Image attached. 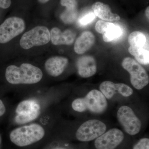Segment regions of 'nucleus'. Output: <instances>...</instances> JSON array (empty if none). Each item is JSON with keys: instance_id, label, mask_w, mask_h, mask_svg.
<instances>
[{"instance_id": "nucleus-18", "label": "nucleus", "mask_w": 149, "mask_h": 149, "mask_svg": "<svg viewBox=\"0 0 149 149\" xmlns=\"http://www.w3.org/2000/svg\"><path fill=\"white\" fill-rule=\"evenodd\" d=\"M130 47L135 48H149V42L143 32L135 31L130 33L128 38Z\"/></svg>"}, {"instance_id": "nucleus-20", "label": "nucleus", "mask_w": 149, "mask_h": 149, "mask_svg": "<svg viewBox=\"0 0 149 149\" xmlns=\"http://www.w3.org/2000/svg\"><path fill=\"white\" fill-rule=\"evenodd\" d=\"M78 15L77 9H67L61 14V18L62 21L66 24H70L73 22L77 18Z\"/></svg>"}, {"instance_id": "nucleus-26", "label": "nucleus", "mask_w": 149, "mask_h": 149, "mask_svg": "<svg viewBox=\"0 0 149 149\" xmlns=\"http://www.w3.org/2000/svg\"><path fill=\"white\" fill-rule=\"evenodd\" d=\"M146 16L147 19L149 20V7L147 8L146 10Z\"/></svg>"}, {"instance_id": "nucleus-12", "label": "nucleus", "mask_w": 149, "mask_h": 149, "mask_svg": "<svg viewBox=\"0 0 149 149\" xmlns=\"http://www.w3.org/2000/svg\"><path fill=\"white\" fill-rule=\"evenodd\" d=\"M95 29L99 33L102 34L104 42L107 43L117 40L123 34V30L120 26L102 20L97 22Z\"/></svg>"}, {"instance_id": "nucleus-17", "label": "nucleus", "mask_w": 149, "mask_h": 149, "mask_svg": "<svg viewBox=\"0 0 149 149\" xmlns=\"http://www.w3.org/2000/svg\"><path fill=\"white\" fill-rule=\"evenodd\" d=\"M92 9L96 16L104 21H118L120 19V17L117 14L113 13L109 6L100 2L94 3Z\"/></svg>"}, {"instance_id": "nucleus-9", "label": "nucleus", "mask_w": 149, "mask_h": 149, "mask_svg": "<svg viewBox=\"0 0 149 149\" xmlns=\"http://www.w3.org/2000/svg\"><path fill=\"white\" fill-rule=\"evenodd\" d=\"M117 116L120 124L126 133L131 136L136 135L141 128V122L132 109L123 106L118 110Z\"/></svg>"}, {"instance_id": "nucleus-3", "label": "nucleus", "mask_w": 149, "mask_h": 149, "mask_svg": "<svg viewBox=\"0 0 149 149\" xmlns=\"http://www.w3.org/2000/svg\"><path fill=\"white\" fill-rule=\"evenodd\" d=\"M45 135V130L42 126L33 123L14 129L10 134V139L17 146L25 147L40 141Z\"/></svg>"}, {"instance_id": "nucleus-8", "label": "nucleus", "mask_w": 149, "mask_h": 149, "mask_svg": "<svg viewBox=\"0 0 149 149\" xmlns=\"http://www.w3.org/2000/svg\"><path fill=\"white\" fill-rule=\"evenodd\" d=\"M15 121L18 124H24L35 120L40 115L41 107L33 100H25L20 102L16 109Z\"/></svg>"}, {"instance_id": "nucleus-27", "label": "nucleus", "mask_w": 149, "mask_h": 149, "mask_svg": "<svg viewBox=\"0 0 149 149\" xmlns=\"http://www.w3.org/2000/svg\"><path fill=\"white\" fill-rule=\"evenodd\" d=\"M38 1L41 3L44 4L48 2L50 0H38Z\"/></svg>"}, {"instance_id": "nucleus-22", "label": "nucleus", "mask_w": 149, "mask_h": 149, "mask_svg": "<svg viewBox=\"0 0 149 149\" xmlns=\"http://www.w3.org/2000/svg\"><path fill=\"white\" fill-rule=\"evenodd\" d=\"M133 149H149V139L143 138L141 139L133 147Z\"/></svg>"}, {"instance_id": "nucleus-4", "label": "nucleus", "mask_w": 149, "mask_h": 149, "mask_svg": "<svg viewBox=\"0 0 149 149\" xmlns=\"http://www.w3.org/2000/svg\"><path fill=\"white\" fill-rule=\"evenodd\" d=\"M50 40V32L47 27L37 26L23 34L19 41V45L22 49H29L35 47L47 45Z\"/></svg>"}, {"instance_id": "nucleus-2", "label": "nucleus", "mask_w": 149, "mask_h": 149, "mask_svg": "<svg viewBox=\"0 0 149 149\" xmlns=\"http://www.w3.org/2000/svg\"><path fill=\"white\" fill-rule=\"evenodd\" d=\"M108 107L107 99L101 91L93 90L85 97L74 100L72 103V109L78 112L87 110L96 114L105 111Z\"/></svg>"}, {"instance_id": "nucleus-21", "label": "nucleus", "mask_w": 149, "mask_h": 149, "mask_svg": "<svg viewBox=\"0 0 149 149\" xmlns=\"http://www.w3.org/2000/svg\"><path fill=\"white\" fill-rule=\"evenodd\" d=\"M95 17L96 15L94 12H90L80 17L78 20V22L80 25H87L92 22Z\"/></svg>"}, {"instance_id": "nucleus-23", "label": "nucleus", "mask_w": 149, "mask_h": 149, "mask_svg": "<svg viewBox=\"0 0 149 149\" xmlns=\"http://www.w3.org/2000/svg\"><path fill=\"white\" fill-rule=\"evenodd\" d=\"M60 3L66 8L77 9V0H61Z\"/></svg>"}, {"instance_id": "nucleus-25", "label": "nucleus", "mask_w": 149, "mask_h": 149, "mask_svg": "<svg viewBox=\"0 0 149 149\" xmlns=\"http://www.w3.org/2000/svg\"><path fill=\"white\" fill-rule=\"evenodd\" d=\"M6 109L2 101L0 99V117L2 116L5 113Z\"/></svg>"}, {"instance_id": "nucleus-16", "label": "nucleus", "mask_w": 149, "mask_h": 149, "mask_svg": "<svg viewBox=\"0 0 149 149\" xmlns=\"http://www.w3.org/2000/svg\"><path fill=\"white\" fill-rule=\"evenodd\" d=\"M95 41V35L90 31H85L77 38L74 43V52L78 54H82L90 50Z\"/></svg>"}, {"instance_id": "nucleus-19", "label": "nucleus", "mask_w": 149, "mask_h": 149, "mask_svg": "<svg viewBox=\"0 0 149 149\" xmlns=\"http://www.w3.org/2000/svg\"><path fill=\"white\" fill-rule=\"evenodd\" d=\"M128 52L134 56L139 63L143 65L149 63V48H135L130 47Z\"/></svg>"}, {"instance_id": "nucleus-11", "label": "nucleus", "mask_w": 149, "mask_h": 149, "mask_svg": "<svg viewBox=\"0 0 149 149\" xmlns=\"http://www.w3.org/2000/svg\"><path fill=\"white\" fill-rule=\"evenodd\" d=\"M101 92L106 98L110 100L116 93L124 97H128L133 94V89L124 83H114L111 81H104L100 86Z\"/></svg>"}, {"instance_id": "nucleus-10", "label": "nucleus", "mask_w": 149, "mask_h": 149, "mask_svg": "<svg viewBox=\"0 0 149 149\" xmlns=\"http://www.w3.org/2000/svg\"><path fill=\"white\" fill-rule=\"evenodd\" d=\"M124 134L118 128H112L96 139V149H115L123 141Z\"/></svg>"}, {"instance_id": "nucleus-28", "label": "nucleus", "mask_w": 149, "mask_h": 149, "mask_svg": "<svg viewBox=\"0 0 149 149\" xmlns=\"http://www.w3.org/2000/svg\"><path fill=\"white\" fill-rule=\"evenodd\" d=\"M0 143H1V138H0Z\"/></svg>"}, {"instance_id": "nucleus-13", "label": "nucleus", "mask_w": 149, "mask_h": 149, "mask_svg": "<svg viewBox=\"0 0 149 149\" xmlns=\"http://www.w3.org/2000/svg\"><path fill=\"white\" fill-rule=\"evenodd\" d=\"M68 64V59L60 56H53L48 58L45 64V69L49 75L56 77L63 72Z\"/></svg>"}, {"instance_id": "nucleus-15", "label": "nucleus", "mask_w": 149, "mask_h": 149, "mask_svg": "<svg viewBox=\"0 0 149 149\" xmlns=\"http://www.w3.org/2000/svg\"><path fill=\"white\" fill-rule=\"evenodd\" d=\"M50 32L51 40L54 45H72L76 37L75 32L70 29L62 32L58 27H53Z\"/></svg>"}, {"instance_id": "nucleus-24", "label": "nucleus", "mask_w": 149, "mask_h": 149, "mask_svg": "<svg viewBox=\"0 0 149 149\" xmlns=\"http://www.w3.org/2000/svg\"><path fill=\"white\" fill-rule=\"evenodd\" d=\"M11 4V0H0V8L3 9L8 8Z\"/></svg>"}, {"instance_id": "nucleus-5", "label": "nucleus", "mask_w": 149, "mask_h": 149, "mask_svg": "<svg viewBox=\"0 0 149 149\" xmlns=\"http://www.w3.org/2000/svg\"><path fill=\"white\" fill-rule=\"evenodd\" d=\"M122 66L130 74V83L136 89L141 90L148 84L149 77L146 71L136 60L130 57L125 58Z\"/></svg>"}, {"instance_id": "nucleus-14", "label": "nucleus", "mask_w": 149, "mask_h": 149, "mask_svg": "<svg viewBox=\"0 0 149 149\" xmlns=\"http://www.w3.org/2000/svg\"><path fill=\"white\" fill-rule=\"evenodd\" d=\"M77 71L79 75L83 78L92 77L97 71V63L92 56H84L77 61Z\"/></svg>"}, {"instance_id": "nucleus-6", "label": "nucleus", "mask_w": 149, "mask_h": 149, "mask_svg": "<svg viewBox=\"0 0 149 149\" xmlns=\"http://www.w3.org/2000/svg\"><path fill=\"white\" fill-rule=\"evenodd\" d=\"M106 129V125L103 122L97 119H91L84 122L78 128L76 138L81 142L93 141L104 133Z\"/></svg>"}, {"instance_id": "nucleus-7", "label": "nucleus", "mask_w": 149, "mask_h": 149, "mask_svg": "<svg viewBox=\"0 0 149 149\" xmlns=\"http://www.w3.org/2000/svg\"><path fill=\"white\" fill-rule=\"evenodd\" d=\"M25 23L22 18L17 17H9L0 25V43L8 42L24 32Z\"/></svg>"}, {"instance_id": "nucleus-1", "label": "nucleus", "mask_w": 149, "mask_h": 149, "mask_svg": "<svg viewBox=\"0 0 149 149\" xmlns=\"http://www.w3.org/2000/svg\"><path fill=\"white\" fill-rule=\"evenodd\" d=\"M43 76L42 70L30 63H22L19 66L9 65L6 70V79L13 85L36 84L41 81Z\"/></svg>"}]
</instances>
